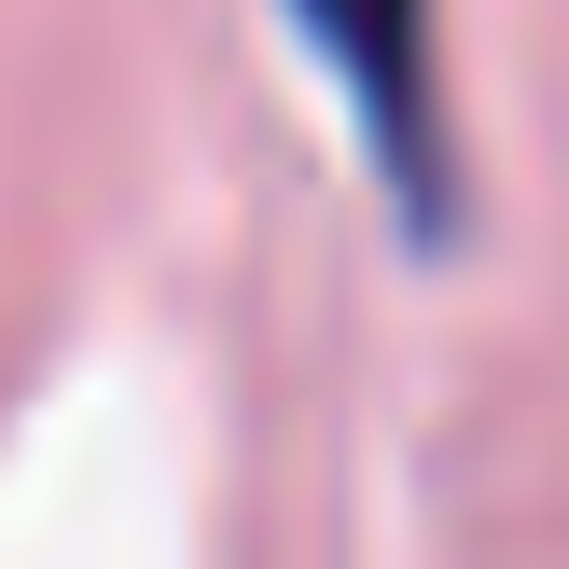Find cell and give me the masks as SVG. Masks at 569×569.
I'll list each match as a JSON object with an SVG mask.
<instances>
[{"label":"cell","mask_w":569,"mask_h":569,"mask_svg":"<svg viewBox=\"0 0 569 569\" xmlns=\"http://www.w3.org/2000/svg\"><path fill=\"white\" fill-rule=\"evenodd\" d=\"M306 56L333 70L361 153L417 250L459 237V139H445V0H292Z\"/></svg>","instance_id":"cell-1"}]
</instances>
